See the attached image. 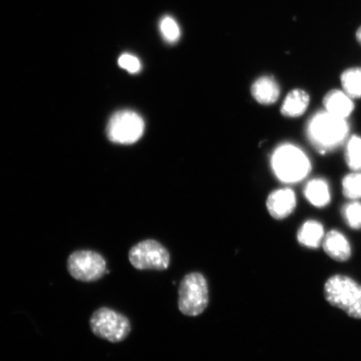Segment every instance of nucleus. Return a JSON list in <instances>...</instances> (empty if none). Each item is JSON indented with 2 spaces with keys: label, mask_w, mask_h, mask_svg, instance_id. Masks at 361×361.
Here are the masks:
<instances>
[{
  "label": "nucleus",
  "mask_w": 361,
  "mask_h": 361,
  "mask_svg": "<svg viewBox=\"0 0 361 361\" xmlns=\"http://www.w3.org/2000/svg\"><path fill=\"white\" fill-rule=\"evenodd\" d=\"M323 250L334 260L345 262L350 259L352 252L348 239L338 230H331L322 243Z\"/></svg>",
  "instance_id": "nucleus-10"
},
{
  "label": "nucleus",
  "mask_w": 361,
  "mask_h": 361,
  "mask_svg": "<svg viewBox=\"0 0 361 361\" xmlns=\"http://www.w3.org/2000/svg\"><path fill=\"white\" fill-rule=\"evenodd\" d=\"M119 66L123 69L128 71L130 73H138L142 69V64L139 59L135 56L130 55V54H124L118 60Z\"/></svg>",
  "instance_id": "nucleus-21"
},
{
  "label": "nucleus",
  "mask_w": 361,
  "mask_h": 361,
  "mask_svg": "<svg viewBox=\"0 0 361 361\" xmlns=\"http://www.w3.org/2000/svg\"><path fill=\"white\" fill-rule=\"evenodd\" d=\"M324 234L323 225L315 220H309L301 226L297 233L298 241L301 245L318 248L322 245Z\"/></svg>",
  "instance_id": "nucleus-15"
},
{
  "label": "nucleus",
  "mask_w": 361,
  "mask_h": 361,
  "mask_svg": "<svg viewBox=\"0 0 361 361\" xmlns=\"http://www.w3.org/2000/svg\"><path fill=\"white\" fill-rule=\"evenodd\" d=\"M349 133L348 121L326 111L315 113L306 126L311 145L322 154L337 150L348 141Z\"/></svg>",
  "instance_id": "nucleus-1"
},
{
  "label": "nucleus",
  "mask_w": 361,
  "mask_h": 361,
  "mask_svg": "<svg viewBox=\"0 0 361 361\" xmlns=\"http://www.w3.org/2000/svg\"><path fill=\"white\" fill-rule=\"evenodd\" d=\"M345 158L352 171H361V137L358 135H353L347 142Z\"/></svg>",
  "instance_id": "nucleus-17"
},
{
  "label": "nucleus",
  "mask_w": 361,
  "mask_h": 361,
  "mask_svg": "<svg viewBox=\"0 0 361 361\" xmlns=\"http://www.w3.org/2000/svg\"><path fill=\"white\" fill-rule=\"evenodd\" d=\"M341 214L347 225L352 229H361V202L351 201L342 207Z\"/></svg>",
  "instance_id": "nucleus-19"
},
{
  "label": "nucleus",
  "mask_w": 361,
  "mask_h": 361,
  "mask_svg": "<svg viewBox=\"0 0 361 361\" xmlns=\"http://www.w3.org/2000/svg\"><path fill=\"white\" fill-rule=\"evenodd\" d=\"M66 267L72 278L84 283L100 281L110 273L104 256L100 252L90 250L72 252L68 257Z\"/></svg>",
  "instance_id": "nucleus-5"
},
{
  "label": "nucleus",
  "mask_w": 361,
  "mask_h": 361,
  "mask_svg": "<svg viewBox=\"0 0 361 361\" xmlns=\"http://www.w3.org/2000/svg\"><path fill=\"white\" fill-rule=\"evenodd\" d=\"M343 90L352 99L361 98V67L350 68L341 75Z\"/></svg>",
  "instance_id": "nucleus-16"
},
{
  "label": "nucleus",
  "mask_w": 361,
  "mask_h": 361,
  "mask_svg": "<svg viewBox=\"0 0 361 361\" xmlns=\"http://www.w3.org/2000/svg\"><path fill=\"white\" fill-rule=\"evenodd\" d=\"M309 94L301 89L291 90L284 99L281 112L287 117H299L304 114L310 105Z\"/></svg>",
  "instance_id": "nucleus-14"
},
{
  "label": "nucleus",
  "mask_w": 361,
  "mask_h": 361,
  "mask_svg": "<svg viewBox=\"0 0 361 361\" xmlns=\"http://www.w3.org/2000/svg\"><path fill=\"white\" fill-rule=\"evenodd\" d=\"M324 295L329 305L345 311L351 318L361 319V286L354 279L334 275L324 283Z\"/></svg>",
  "instance_id": "nucleus-3"
},
{
  "label": "nucleus",
  "mask_w": 361,
  "mask_h": 361,
  "mask_svg": "<svg viewBox=\"0 0 361 361\" xmlns=\"http://www.w3.org/2000/svg\"><path fill=\"white\" fill-rule=\"evenodd\" d=\"M145 130V123L137 113L125 110L115 113L107 126L108 137L111 142L129 145L137 142Z\"/></svg>",
  "instance_id": "nucleus-8"
},
{
  "label": "nucleus",
  "mask_w": 361,
  "mask_h": 361,
  "mask_svg": "<svg viewBox=\"0 0 361 361\" xmlns=\"http://www.w3.org/2000/svg\"><path fill=\"white\" fill-rule=\"evenodd\" d=\"M209 305V287L200 273H191L180 282L178 290V308L183 314L197 316Z\"/></svg>",
  "instance_id": "nucleus-6"
},
{
  "label": "nucleus",
  "mask_w": 361,
  "mask_h": 361,
  "mask_svg": "<svg viewBox=\"0 0 361 361\" xmlns=\"http://www.w3.org/2000/svg\"><path fill=\"white\" fill-rule=\"evenodd\" d=\"M160 32L165 42L169 44L178 42L180 37V29L173 17L166 16L160 21Z\"/></svg>",
  "instance_id": "nucleus-20"
},
{
  "label": "nucleus",
  "mask_w": 361,
  "mask_h": 361,
  "mask_svg": "<svg viewBox=\"0 0 361 361\" xmlns=\"http://www.w3.org/2000/svg\"><path fill=\"white\" fill-rule=\"evenodd\" d=\"M343 194L350 201L361 200V171H353L342 180Z\"/></svg>",
  "instance_id": "nucleus-18"
},
{
  "label": "nucleus",
  "mask_w": 361,
  "mask_h": 361,
  "mask_svg": "<svg viewBox=\"0 0 361 361\" xmlns=\"http://www.w3.org/2000/svg\"><path fill=\"white\" fill-rule=\"evenodd\" d=\"M271 166L278 179L286 183L300 182L312 169L305 152L290 143L283 144L275 149L271 158Z\"/></svg>",
  "instance_id": "nucleus-2"
},
{
  "label": "nucleus",
  "mask_w": 361,
  "mask_h": 361,
  "mask_svg": "<svg viewBox=\"0 0 361 361\" xmlns=\"http://www.w3.org/2000/svg\"><path fill=\"white\" fill-rule=\"evenodd\" d=\"M356 39H357L359 43L361 44V26L357 30V32H356Z\"/></svg>",
  "instance_id": "nucleus-22"
},
{
  "label": "nucleus",
  "mask_w": 361,
  "mask_h": 361,
  "mask_svg": "<svg viewBox=\"0 0 361 361\" xmlns=\"http://www.w3.org/2000/svg\"><path fill=\"white\" fill-rule=\"evenodd\" d=\"M252 97L262 105H271L278 101L281 90L276 80L270 76H263L252 85Z\"/></svg>",
  "instance_id": "nucleus-12"
},
{
  "label": "nucleus",
  "mask_w": 361,
  "mask_h": 361,
  "mask_svg": "<svg viewBox=\"0 0 361 361\" xmlns=\"http://www.w3.org/2000/svg\"><path fill=\"white\" fill-rule=\"evenodd\" d=\"M128 259L135 269L162 271L169 267L171 257L159 242L147 239L130 248Z\"/></svg>",
  "instance_id": "nucleus-7"
},
{
  "label": "nucleus",
  "mask_w": 361,
  "mask_h": 361,
  "mask_svg": "<svg viewBox=\"0 0 361 361\" xmlns=\"http://www.w3.org/2000/svg\"><path fill=\"white\" fill-rule=\"evenodd\" d=\"M295 207V193L290 188L279 189L271 193L267 200L269 213L275 219H286Z\"/></svg>",
  "instance_id": "nucleus-9"
},
{
  "label": "nucleus",
  "mask_w": 361,
  "mask_h": 361,
  "mask_svg": "<svg viewBox=\"0 0 361 361\" xmlns=\"http://www.w3.org/2000/svg\"><path fill=\"white\" fill-rule=\"evenodd\" d=\"M323 104L324 111L343 119L347 120L355 110L352 98L344 90H331L324 97Z\"/></svg>",
  "instance_id": "nucleus-11"
},
{
  "label": "nucleus",
  "mask_w": 361,
  "mask_h": 361,
  "mask_svg": "<svg viewBox=\"0 0 361 361\" xmlns=\"http://www.w3.org/2000/svg\"><path fill=\"white\" fill-rule=\"evenodd\" d=\"M306 200L316 207H324L331 202V188L326 180L315 178L306 184L304 190Z\"/></svg>",
  "instance_id": "nucleus-13"
},
{
  "label": "nucleus",
  "mask_w": 361,
  "mask_h": 361,
  "mask_svg": "<svg viewBox=\"0 0 361 361\" xmlns=\"http://www.w3.org/2000/svg\"><path fill=\"white\" fill-rule=\"evenodd\" d=\"M89 323L94 336L114 344L124 341L132 331L129 319L108 307H101L94 311Z\"/></svg>",
  "instance_id": "nucleus-4"
}]
</instances>
